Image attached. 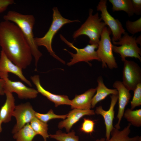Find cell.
Wrapping results in <instances>:
<instances>
[{"label":"cell","mask_w":141,"mask_h":141,"mask_svg":"<svg viewBox=\"0 0 141 141\" xmlns=\"http://www.w3.org/2000/svg\"><path fill=\"white\" fill-rule=\"evenodd\" d=\"M0 46L7 57L22 69L31 64L33 56L30 48L14 23L5 20L0 23Z\"/></svg>","instance_id":"1"},{"label":"cell","mask_w":141,"mask_h":141,"mask_svg":"<svg viewBox=\"0 0 141 141\" xmlns=\"http://www.w3.org/2000/svg\"><path fill=\"white\" fill-rule=\"evenodd\" d=\"M3 18L5 21L14 23L20 29L30 48L37 67L38 61L42 55L34 41L33 29L35 20L34 16L31 15H24L14 11H9L4 16Z\"/></svg>","instance_id":"2"},{"label":"cell","mask_w":141,"mask_h":141,"mask_svg":"<svg viewBox=\"0 0 141 141\" xmlns=\"http://www.w3.org/2000/svg\"><path fill=\"white\" fill-rule=\"evenodd\" d=\"M52 9V21L48 31L43 37L34 38V41L38 46H44L52 56L65 64V62L57 56L53 50L52 46L53 39L55 34L64 25L80 21L78 20H70L64 18L61 15L57 7H53Z\"/></svg>","instance_id":"3"},{"label":"cell","mask_w":141,"mask_h":141,"mask_svg":"<svg viewBox=\"0 0 141 141\" xmlns=\"http://www.w3.org/2000/svg\"><path fill=\"white\" fill-rule=\"evenodd\" d=\"M93 9H90L89 16L85 22L73 35V37L76 39L79 36L85 35L89 39V43L90 44L98 45L100 38L103 28L106 26L97 12L93 15Z\"/></svg>","instance_id":"4"},{"label":"cell","mask_w":141,"mask_h":141,"mask_svg":"<svg viewBox=\"0 0 141 141\" xmlns=\"http://www.w3.org/2000/svg\"><path fill=\"white\" fill-rule=\"evenodd\" d=\"M110 29L104 27L96 51L97 56L102 62L103 68L108 66L110 69L116 68L118 66L114 57L112 50L113 45L110 35Z\"/></svg>","instance_id":"5"},{"label":"cell","mask_w":141,"mask_h":141,"mask_svg":"<svg viewBox=\"0 0 141 141\" xmlns=\"http://www.w3.org/2000/svg\"><path fill=\"white\" fill-rule=\"evenodd\" d=\"M136 38L126 32L119 41L112 42L113 51L120 55L122 61H124L126 57H130L141 61V49L138 46Z\"/></svg>","instance_id":"6"},{"label":"cell","mask_w":141,"mask_h":141,"mask_svg":"<svg viewBox=\"0 0 141 141\" xmlns=\"http://www.w3.org/2000/svg\"><path fill=\"white\" fill-rule=\"evenodd\" d=\"M60 36L62 41L76 51V53L74 54L66 49H64L69 52L72 57L70 61L67 63L68 66H71L81 62H86L90 65L91 64L89 62L94 60L101 62L95 50L97 48L98 45L88 44L83 48H79L75 46L73 43L67 40L62 34H60Z\"/></svg>","instance_id":"7"},{"label":"cell","mask_w":141,"mask_h":141,"mask_svg":"<svg viewBox=\"0 0 141 141\" xmlns=\"http://www.w3.org/2000/svg\"><path fill=\"white\" fill-rule=\"evenodd\" d=\"M107 1L106 0H101L96 7L97 10L101 12V18L111 31L112 42H117L121 38L122 34L125 33V30L119 20L115 19L108 11Z\"/></svg>","instance_id":"8"},{"label":"cell","mask_w":141,"mask_h":141,"mask_svg":"<svg viewBox=\"0 0 141 141\" xmlns=\"http://www.w3.org/2000/svg\"><path fill=\"white\" fill-rule=\"evenodd\" d=\"M122 71V83L129 91H134L141 83V69L135 62L126 60Z\"/></svg>","instance_id":"9"},{"label":"cell","mask_w":141,"mask_h":141,"mask_svg":"<svg viewBox=\"0 0 141 141\" xmlns=\"http://www.w3.org/2000/svg\"><path fill=\"white\" fill-rule=\"evenodd\" d=\"M36 112L29 102L16 105L13 116L15 118L16 124L13 127L12 133L14 134L30 123L35 117Z\"/></svg>","instance_id":"10"},{"label":"cell","mask_w":141,"mask_h":141,"mask_svg":"<svg viewBox=\"0 0 141 141\" xmlns=\"http://www.w3.org/2000/svg\"><path fill=\"white\" fill-rule=\"evenodd\" d=\"M3 79L5 81L4 91L16 93L20 99H34L37 96L38 92L37 90L27 87L20 81H12L8 77Z\"/></svg>","instance_id":"11"},{"label":"cell","mask_w":141,"mask_h":141,"mask_svg":"<svg viewBox=\"0 0 141 141\" xmlns=\"http://www.w3.org/2000/svg\"><path fill=\"white\" fill-rule=\"evenodd\" d=\"M111 102L109 109L106 111L101 105L96 108L95 111L97 115H100L103 117L105 126L106 140H109L110 137L111 131L114 128L113 121L114 118V108L118 99V95L112 94L110 96Z\"/></svg>","instance_id":"12"},{"label":"cell","mask_w":141,"mask_h":141,"mask_svg":"<svg viewBox=\"0 0 141 141\" xmlns=\"http://www.w3.org/2000/svg\"><path fill=\"white\" fill-rule=\"evenodd\" d=\"M113 86L117 90L118 92V110L117 116L118 121L115 127L119 130L125 107L129 102L131 95L130 91L125 86L122 81H116L113 83Z\"/></svg>","instance_id":"13"},{"label":"cell","mask_w":141,"mask_h":141,"mask_svg":"<svg viewBox=\"0 0 141 141\" xmlns=\"http://www.w3.org/2000/svg\"><path fill=\"white\" fill-rule=\"evenodd\" d=\"M0 55V78L8 75V73H10L17 76L30 87H32L31 82L24 76L22 69L14 64L2 50Z\"/></svg>","instance_id":"14"},{"label":"cell","mask_w":141,"mask_h":141,"mask_svg":"<svg viewBox=\"0 0 141 141\" xmlns=\"http://www.w3.org/2000/svg\"><path fill=\"white\" fill-rule=\"evenodd\" d=\"M30 78L36 86L38 92L54 103L56 107L62 105H70L71 100L67 96L53 94L44 89L40 84L38 75L31 76Z\"/></svg>","instance_id":"15"},{"label":"cell","mask_w":141,"mask_h":141,"mask_svg":"<svg viewBox=\"0 0 141 141\" xmlns=\"http://www.w3.org/2000/svg\"><path fill=\"white\" fill-rule=\"evenodd\" d=\"M95 114V111L92 110L73 109L67 114L66 118L58 123V127L59 129L64 128L66 131L68 132L73 126L83 116L93 115Z\"/></svg>","instance_id":"16"},{"label":"cell","mask_w":141,"mask_h":141,"mask_svg":"<svg viewBox=\"0 0 141 141\" xmlns=\"http://www.w3.org/2000/svg\"><path fill=\"white\" fill-rule=\"evenodd\" d=\"M96 90V88H91L82 94L76 95L71 100V108L80 110L90 109L92 100Z\"/></svg>","instance_id":"17"},{"label":"cell","mask_w":141,"mask_h":141,"mask_svg":"<svg viewBox=\"0 0 141 141\" xmlns=\"http://www.w3.org/2000/svg\"><path fill=\"white\" fill-rule=\"evenodd\" d=\"M4 92L6 98L0 109V118L2 122L7 123L11 120L16 105L12 93L6 91H4Z\"/></svg>","instance_id":"18"},{"label":"cell","mask_w":141,"mask_h":141,"mask_svg":"<svg viewBox=\"0 0 141 141\" xmlns=\"http://www.w3.org/2000/svg\"><path fill=\"white\" fill-rule=\"evenodd\" d=\"M98 86L96 88V93L93 97L91 101V108H93L99 102L104 99L110 94L118 95L116 89H111L108 88L104 85L102 77L100 76L97 79Z\"/></svg>","instance_id":"19"},{"label":"cell","mask_w":141,"mask_h":141,"mask_svg":"<svg viewBox=\"0 0 141 141\" xmlns=\"http://www.w3.org/2000/svg\"><path fill=\"white\" fill-rule=\"evenodd\" d=\"M131 124L129 123L122 130L120 131L115 127L111 131V137L108 140L104 138L98 139L96 141H138L141 139V137L137 136L130 137L129 135L131 132Z\"/></svg>","instance_id":"20"},{"label":"cell","mask_w":141,"mask_h":141,"mask_svg":"<svg viewBox=\"0 0 141 141\" xmlns=\"http://www.w3.org/2000/svg\"><path fill=\"white\" fill-rule=\"evenodd\" d=\"M112 5L113 12L123 11L126 12L129 17L134 14L131 0H109Z\"/></svg>","instance_id":"21"},{"label":"cell","mask_w":141,"mask_h":141,"mask_svg":"<svg viewBox=\"0 0 141 141\" xmlns=\"http://www.w3.org/2000/svg\"><path fill=\"white\" fill-rule=\"evenodd\" d=\"M13 134V138L16 139V141H33V139L37 135L30 123Z\"/></svg>","instance_id":"22"},{"label":"cell","mask_w":141,"mask_h":141,"mask_svg":"<svg viewBox=\"0 0 141 141\" xmlns=\"http://www.w3.org/2000/svg\"><path fill=\"white\" fill-rule=\"evenodd\" d=\"M30 124L37 134L41 136L44 141H47V139L49 137L48 132V125L47 123L42 121L35 116Z\"/></svg>","instance_id":"23"},{"label":"cell","mask_w":141,"mask_h":141,"mask_svg":"<svg viewBox=\"0 0 141 141\" xmlns=\"http://www.w3.org/2000/svg\"><path fill=\"white\" fill-rule=\"evenodd\" d=\"M123 116L131 125L139 127L141 126V109L132 110L127 109L124 112Z\"/></svg>","instance_id":"24"},{"label":"cell","mask_w":141,"mask_h":141,"mask_svg":"<svg viewBox=\"0 0 141 141\" xmlns=\"http://www.w3.org/2000/svg\"><path fill=\"white\" fill-rule=\"evenodd\" d=\"M49 137L58 141H79L78 136L75 135L73 130L67 133L58 131L55 134L49 135Z\"/></svg>","instance_id":"25"},{"label":"cell","mask_w":141,"mask_h":141,"mask_svg":"<svg viewBox=\"0 0 141 141\" xmlns=\"http://www.w3.org/2000/svg\"><path fill=\"white\" fill-rule=\"evenodd\" d=\"M35 116L42 121L47 123L50 120L56 119H65L67 114L57 115L55 114L52 109L50 110L45 114H42L36 112Z\"/></svg>","instance_id":"26"},{"label":"cell","mask_w":141,"mask_h":141,"mask_svg":"<svg viewBox=\"0 0 141 141\" xmlns=\"http://www.w3.org/2000/svg\"><path fill=\"white\" fill-rule=\"evenodd\" d=\"M125 26L128 31L133 35L141 31V17L132 21L128 20L126 22Z\"/></svg>","instance_id":"27"},{"label":"cell","mask_w":141,"mask_h":141,"mask_svg":"<svg viewBox=\"0 0 141 141\" xmlns=\"http://www.w3.org/2000/svg\"><path fill=\"white\" fill-rule=\"evenodd\" d=\"M133 91L134 95L131 101L130 109L132 110L141 105V83L137 85Z\"/></svg>","instance_id":"28"},{"label":"cell","mask_w":141,"mask_h":141,"mask_svg":"<svg viewBox=\"0 0 141 141\" xmlns=\"http://www.w3.org/2000/svg\"><path fill=\"white\" fill-rule=\"evenodd\" d=\"M95 121L90 119L84 118L80 128V131L87 134H91L94 131Z\"/></svg>","instance_id":"29"},{"label":"cell","mask_w":141,"mask_h":141,"mask_svg":"<svg viewBox=\"0 0 141 141\" xmlns=\"http://www.w3.org/2000/svg\"><path fill=\"white\" fill-rule=\"evenodd\" d=\"M134 14L137 15L141 14V0H131Z\"/></svg>","instance_id":"30"},{"label":"cell","mask_w":141,"mask_h":141,"mask_svg":"<svg viewBox=\"0 0 141 141\" xmlns=\"http://www.w3.org/2000/svg\"><path fill=\"white\" fill-rule=\"evenodd\" d=\"M14 3L13 0H0V13L5 11L9 5Z\"/></svg>","instance_id":"31"},{"label":"cell","mask_w":141,"mask_h":141,"mask_svg":"<svg viewBox=\"0 0 141 141\" xmlns=\"http://www.w3.org/2000/svg\"><path fill=\"white\" fill-rule=\"evenodd\" d=\"M5 83V80L2 78L0 79V95H3L5 94L4 86Z\"/></svg>","instance_id":"32"},{"label":"cell","mask_w":141,"mask_h":141,"mask_svg":"<svg viewBox=\"0 0 141 141\" xmlns=\"http://www.w3.org/2000/svg\"><path fill=\"white\" fill-rule=\"evenodd\" d=\"M136 41L137 44L141 45V35L136 38Z\"/></svg>","instance_id":"33"},{"label":"cell","mask_w":141,"mask_h":141,"mask_svg":"<svg viewBox=\"0 0 141 141\" xmlns=\"http://www.w3.org/2000/svg\"><path fill=\"white\" fill-rule=\"evenodd\" d=\"M2 122L0 118V133L2 132Z\"/></svg>","instance_id":"34"},{"label":"cell","mask_w":141,"mask_h":141,"mask_svg":"<svg viewBox=\"0 0 141 141\" xmlns=\"http://www.w3.org/2000/svg\"><path fill=\"white\" fill-rule=\"evenodd\" d=\"M33 141H35L33 140Z\"/></svg>","instance_id":"35"}]
</instances>
